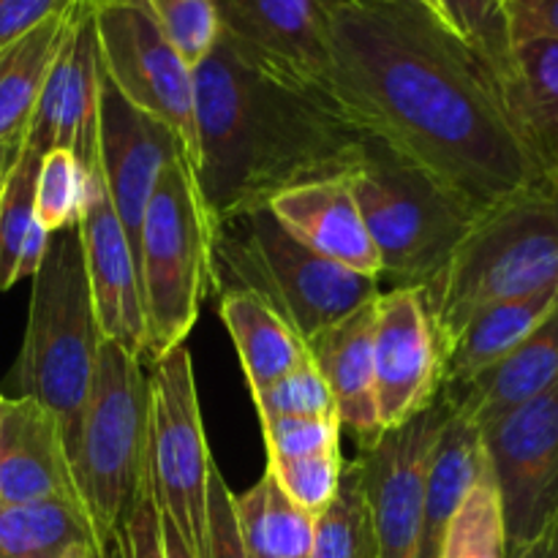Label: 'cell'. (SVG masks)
Masks as SVG:
<instances>
[{
	"label": "cell",
	"mask_w": 558,
	"mask_h": 558,
	"mask_svg": "<svg viewBox=\"0 0 558 558\" xmlns=\"http://www.w3.org/2000/svg\"><path fill=\"white\" fill-rule=\"evenodd\" d=\"M327 90L477 213L550 174L494 65L420 0L338 3Z\"/></svg>",
	"instance_id": "6da1fadb"
},
{
	"label": "cell",
	"mask_w": 558,
	"mask_h": 558,
	"mask_svg": "<svg viewBox=\"0 0 558 558\" xmlns=\"http://www.w3.org/2000/svg\"><path fill=\"white\" fill-rule=\"evenodd\" d=\"M194 178L213 223L352 174L371 136L330 90L259 63L223 31L194 69Z\"/></svg>",
	"instance_id": "7a4b0ae2"
},
{
	"label": "cell",
	"mask_w": 558,
	"mask_h": 558,
	"mask_svg": "<svg viewBox=\"0 0 558 558\" xmlns=\"http://www.w3.org/2000/svg\"><path fill=\"white\" fill-rule=\"evenodd\" d=\"M558 287V178L505 196L474 218L428 300L445 347L477 311Z\"/></svg>",
	"instance_id": "3957f363"
},
{
	"label": "cell",
	"mask_w": 558,
	"mask_h": 558,
	"mask_svg": "<svg viewBox=\"0 0 558 558\" xmlns=\"http://www.w3.org/2000/svg\"><path fill=\"white\" fill-rule=\"evenodd\" d=\"M379 256V287L423 289L428 300L480 216L441 180L376 136L349 174Z\"/></svg>",
	"instance_id": "277c9868"
},
{
	"label": "cell",
	"mask_w": 558,
	"mask_h": 558,
	"mask_svg": "<svg viewBox=\"0 0 558 558\" xmlns=\"http://www.w3.org/2000/svg\"><path fill=\"white\" fill-rule=\"evenodd\" d=\"M101 341L80 223H74L49 238L33 276L25 341L14 365L20 398H33L54 414L69 458L74 456Z\"/></svg>",
	"instance_id": "5b68a950"
},
{
	"label": "cell",
	"mask_w": 558,
	"mask_h": 558,
	"mask_svg": "<svg viewBox=\"0 0 558 558\" xmlns=\"http://www.w3.org/2000/svg\"><path fill=\"white\" fill-rule=\"evenodd\" d=\"M213 287L254 292L305 341L379 298L376 278L325 259L281 227L270 207L213 223Z\"/></svg>",
	"instance_id": "8992f818"
},
{
	"label": "cell",
	"mask_w": 558,
	"mask_h": 558,
	"mask_svg": "<svg viewBox=\"0 0 558 558\" xmlns=\"http://www.w3.org/2000/svg\"><path fill=\"white\" fill-rule=\"evenodd\" d=\"M150 374L142 357L101 341L71 469L101 548L114 550L120 526L150 483Z\"/></svg>",
	"instance_id": "52a82bcc"
},
{
	"label": "cell",
	"mask_w": 558,
	"mask_h": 558,
	"mask_svg": "<svg viewBox=\"0 0 558 558\" xmlns=\"http://www.w3.org/2000/svg\"><path fill=\"white\" fill-rule=\"evenodd\" d=\"M145 363L183 347L213 287V221L189 158L167 163L145 207L136 245Z\"/></svg>",
	"instance_id": "ba28073f"
},
{
	"label": "cell",
	"mask_w": 558,
	"mask_h": 558,
	"mask_svg": "<svg viewBox=\"0 0 558 558\" xmlns=\"http://www.w3.org/2000/svg\"><path fill=\"white\" fill-rule=\"evenodd\" d=\"M150 374V450L147 472L158 512L172 521L196 558L210 556V458L189 347L147 363Z\"/></svg>",
	"instance_id": "9c48e42d"
},
{
	"label": "cell",
	"mask_w": 558,
	"mask_h": 558,
	"mask_svg": "<svg viewBox=\"0 0 558 558\" xmlns=\"http://www.w3.org/2000/svg\"><path fill=\"white\" fill-rule=\"evenodd\" d=\"M104 76L120 96L178 134L196 163L194 69L158 27L147 0H90Z\"/></svg>",
	"instance_id": "30bf717a"
},
{
	"label": "cell",
	"mask_w": 558,
	"mask_h": 558,
	"mask_svg": "<svg viewBox=\"0 0 558 558\" xmlns=\"http://www.w3.org/2000/svg\"><path fill=\"white\" fill-rule=\"evenodd\" d=\"M505 521L507 558H518L558 521V387L480 428Z\"/></svg>",
	"instance_id": "8fae6325"
},
{
	"label": "cell",
	"mask_w": 558,
	"mask_h": 558,
	"mask_svg": "<svg viewBox=\"0 0 558 558\" xmlns=\"http://www.w3.org/2000/svg\"><path fill=\"white\" fill-rule=\"evenodd\" d=\"M450 414V403L439 392L425 412L398 428L381 430L374 445L360 450L357 463L379 558H420L428 466Z\"/></svg>",
	"instance_id": "7c38bea8"
},
{
	"label": "cell",
	"mask_w": 558,
	"mask_h": 558,
	"mask_svg": "<svg viewBox=\"0 0 558 558\" xmlns=\"http://www.w3.org/2000/svg\"><path fill=\"white\" fill-rule=\"evenodd\" d=\"M374 379L381 430L398 428L439 398L441 341L423 289H387L376 298Z\"/></svg>",
	"instance_id": "4fadbf2b"
},
{
	"label": "cell",
	"mask_w": 558,
	"mask_h": 558,
	"mask_svg": "<svg viewBox=\"0 0 558 558\" xmlns=\"http://www.w3.org/2000/svg\"><path fill=\"white\" fill-rule=\"evenodd\" d=\"M98 93H101V52H98L93 3L80 0L69 31L52 60L41 96L27 123L22 145L47 156L49 150H71L85 172L98 158Z\"/></svg>",
	"instance_id": "5bb4252c"
},
{
	"label": "cell",
	"mask_w": 558,
	"mask_h": 558,
	"mask_svg": "<svg viewBox=\"0 0 558 558\" xmlns=\"http://www.w3.org/2000/svg\"><path fill=\"white\" fill-rule=\"evenodd\" d=\"M185 156L178 134L153 114L125 101L104 76L98 93V158L118 221L136 259L142 218L163 167Z\"/></svg>",
	"instance_id": "9a60e30c"
},
{
	"label": "cell",
	"mask_w": 558,
	"mask_h": 558,
	"mask_svg": "<svg viewBox=\"0 0 558 558\" xmlns=\"http://www.w3.org/2000/svg\"><path fill=\"white\" fill-rule=\"evenodd\" d=\"M221 31L259 63L325 87L332 65V9L341 0H213Z\"/></svg>",
	"instance_id": "2e32d148"
},
{
	"label": "cell",
	"mask_w": 558,
	"mask_h": 558,
	"mask_svg": "<svg viewBox=\"0 0 558 558\" xmlns=\"http://www.w3.org/2000/svg\"><path fill=\"white\" fill-rule=\"evenodd\" d=\"M85 270L93 311L104 341L145 360V311L134 251L118 221L101 163L87 172V196L80 216Z\"/></svg>",
	"instance_id": "e0dca14e"
},
{
	"label": "cell",
	"mask_w": 558,
	"mask_h": 558,
	"mask_svg": "<svg viewBox=\"0 0 558 558\" xmlns=\"http://www.w3.org/2000/svg\"><path fill=\"white\" fill-rule=\"evenodd\" d=\"M47 499L80 501L63 430L47 407L11 398L0 425V505Z\"/></svg>",
	"instance_id": "ac0fdd59"
},
{
	"label": "cell",
	"mask_w": 558,
	"mask_h": 558,
	"mask_svg": "<svg viewBox=\"0 0 558 558\" xmlns=\"http://www.w3.org/2000/svg\"><path fill=\"white\" fill-rule=\"evenodd\" d=\"M267 207L281 227L311 251L379 281V256L352 194L349 174L289 189Z\"/></svg>",
	"instance_id": "d6986e66"
},
{
	"label": "cell",
	"mask_w": 558,
	"mask_h": 558,
	"mask_svg": "<svg viewBox=\"0 0 558 558\" xmlns=\"http://www.w3.org/2000/svg\"><path fill=\"white\" fill-rule=\"evenodd\" d=\"M374 332L376 298L308 341L311 363L332 392L341 430L347 428L357 439L360 450L381 436L376 412Z\"/></svg>",
	"instance_id": "ffe728a7"
},
{
	"label": "cell",
	"mask_w": 558,
	"mask_h": 558,
	"mask_svg": "<svg viewBox=\"0 0 558 558\" xmlns=\"http://www.w3.org/2000/svg\"><path fill=\"white\" fill-rule=\"evenodd\" d=\"M558 387V305L510 354L461 385L441 387L450 409L477 428Z\"/></svg>",
	"instance_id": "44dd1931"
},
{
	"label": "cell",
	"mask_w": 558,
	"mask_h": 558,
	"mask_svg": "<svg viewBox=\"0 0 558 558\" xmlns=\"http://www.w3.org/2000/svg\"><path fill=\"white\" fill-rule=\"evenodd\" d=\"M556 305L558 287H548L523 294V298L499 300V303L477 311L445 347V357H441L445 381H441V387L461 385V381L477 376L480 371L499 363L505 354H510L523 338L532 336L554 314Z\"/></svg>",
	"instance_id": "7402d4cb"
},
{
	"label": "cell",
	"mask_w": 558,
	"mask_h": 558,
	"mask_svg": "<svg viewBox=\"0 0 558 558\" xmlns=\"http://www.w3.org/2000/svg\"><path fill=\"white\" fill-rule=\"evenodd\" d=\"M485 472H488V458H485L483 434L477 425L452 412L436 439L428 466L420 558H439L447 526Z\"/></svg>",
	"instance_id": "603a6c76"
},
{
	"label": "cell",
	"mask_w": 558,
	"mask_h": 558,
	"mask_svg": "<svg viewBox=\"0 0 558 558\" xmlns=\"http://www.w3.org/2000/svg\"><path fill=\"white\" fill-rule=\"evenodd\" d=\"M221 322L232 336L251 392H259L308 360V341L254 292L221 294Z\"/></svg>",
	"instance_id": "cb8c5ba5"
},
{
	"label": "cell",
	"mask_w": 558,
	"mask_h": 558,
	"mask_svg": "<svg viewBox=\"0 0 558 558\" xmlns=\"http://www.w3.org/2000/svg\"><path fill=\"white\" fill-rule=\"evenodd\" d=\"M507 101L526 140L554 172L558 156V41L529 38L512 47Z\"/></svg>",
	"instance_id": "d4e9b609"
},
{
	"label": "cell",
	"mask_w": 558,
	"mask_h": 558,
	"mask_svg": "<svg viewBox=\"0 0 558 558\" xmlns=\"http://www.w3.org/2000/svg\"><path fill=\"white\" fill-rule=\"evenodd\" d=\"M38 167L41 156L20 145L0 185V289L36 276L52 238L36 216Z\"/></svg>",
	"instance_id": "484cf974"
},
{
	"label": "cell",
	"mask_w": 558,
	"mask_h": 558,
	"mask_svg": "<svg viewBox=\"0 0 558 558\" xmlns=\"http://www.w3.org/2000/svg\"><path fill=\"white\" fill-rule=\"evenodd\" d=\"M74 9L0 49V142H22L25 136Z\"/></svg>",
	"instance_id": "4316f807"
},
{
	"label": "cell",
	"mask_w": 558,
	"mask_h": 558,
	"mask_svg": "<svg viewBox=\"0 0 558 558\" xmlns=\"http://www.w3.org/2000/svg\"><path fill=\"white\" fill-rule=\"evenodd\" d=\"M85 545L98 539L80 501L0 505V558H69Z\"/></svg>",
	"instance_id": "83f0119b"
},
{
	"label": "cell",
	"mask_w": 558,
	"mask_h": 558,
	"mask_svg": "<svg viewBox=\"0 0 558 558\" xmlns=\"http://www.w3.org/2000/svg\"><path fill=\"white\" fill-rule=\"evenodd\" d=\"M234 521L251 558H314V521L287 499L270 472L234 496Z\"/></svg>",
	"instance_id": "f1b7e54d"
},
{
	"label": "cell",
	"mask_w": 558,
	"mask_h": 558,
	"mask_svg": "<svg viewBox=\"0 0 558 558\" xmlns=\"http://www.w3.org/2000/svg\"><path fill=\"white\" fill-rule=\"evenodd\" d=\"M314 558H379L357 458L343 463L336 499L314 521Z\"/></svg>",
	"instance_id": "f546056e"
},
{
	"label": "cell",
	"mask_w": 558,
	"mask_h": 558,
	"mask_svg": "<svg viewBox=\"0 0 558 558\" xmlns=\"http://www.w3.org/2000/svg\"><path fill=\"white\" fill-rule=\"evenodd\" d=\"M439 558H507L505 521L490 469L458 507L447 526Z\"/></svg>",
	"instance_id": "4dcf8cb0"
},
{
	"label": "cell",
	"mask_w": 558,
	"mask_h": 558,
	"mask_svg": "<svg viewBox=\"0 0 558 558\" xmlns=\"http://www.w3.org/2000/svg\"><path fill=\"white\" fill-rule=\"evenodd\" d=\"M434 5L441 20L494 65L507 93V82L512 74V36L507 0H434Z\"/></svg>",
	"instance_id": "1f68e13d"
},
{
	"label": "cell",
	"mask_w": 558,
	"mask_h": 558,
	"mask_svg": "<svg viewBox=\"0 0 558 558\" xmlns=\"http://www.w3.org/2000/svg\"><path fill=\"white\" fill-rule=\"evenodd\" d=\"M87 196V172L71 150H49L41 156L36 180V216L49 234L80 223Z\"/></svg>",
	"instance_id": "d6a6232c"
},
{
	"label": "cell",
	"mask_w": 558,
	"mask_h": 558,
	"mask_svg": "<svg viewBox=\"0 0 558 558\" xmlns=\"http://www.w3.org/2000/svg\"><path fill=\"white\" fill-rule=\"evenodd\" d=\"M341 450L319 452L308 458H289V461H267V472L278 483V488L287 494L292 505L308 512L311 518H319L336 499L338 485L343 474Z\"/></svg>",
	"instance_id": "836d02e7"
},
{
	"label": "cell",
	"mask_w": 558,
	"mask_h": 558,
	"mask_svg": "<svg viewBox=\"0 0 558 558\" xmlns=\"http://www.w3.org/2000/svg\"><path fill=\"white\" fill-rule=\"evenodd\" d=\"M163 36L185 65L196 69L221 38V20L213 0H147Z\"/></svg>",
	"instance_id": "e575fe53"
},
{
	"label": "cell",
	"mask_w": 558,
	"mask_h": 558,
	"mask_svg": "<svg viewBox=\"0 0 558 558\" xmlns=\"http://www.w3.org/2000/svg\"><path fill=\"white\" fill-rule=\"evenodd\" d=\"M254 396V407L259 412V420H276V417H332L336 414V401H332V392L327 390L325 379L316 371V365L311 363V354L300 368H294L292 374L281 376L278 381H272L270 387L259 392H251Z\"/></svg>",
	"instance_id": "d590c367"
},
{
	"label": "cell",
	"mask_w": 558,
	"mask_h": 558,
	"mask_svg": "<svg viewBox=\"0 0 558 558\" xmlns=\"http://www.w3.org/2000/svg\"><path fill=\"white\" fill-rule=\"evenodd\" d=\"M259 423L267 461H289V458L341 450V423L332 417H276Z\"/></svg>",
	"instance_id": "8d00e7d4"
},
{
	"label": "cell",
	"mask_w": 558,
	"mask_h": 558,
	"mask_svg": "<svg viewBox=\"0 0 558 558\" xmlns=\"http://www.w3.org/2000/svg\"><path fill=\"white\" fill-rule=\"evenodd\" d=\"M114 556L118 558H167L163 554V529L161 512H158L156 496L150 483L136 499L134 510L129 512L114 539Z\"/></svg>",
	"instance_id": "74e56055"
},
{
	"label": "cell",
	"mask_w": 558,
	"mask_h": 558,
	"mask_svg": "<svg viewBox=\"0 0 558 558\" xmlns=\"http://www.w3.org/2000/svg\"><path fill=\"white\" fill-rule=\"evenodd\" d=\"M234 494L229 490L227 480L221 477L218 466L210 472V556L207 558H251L245 554L243 539H240L238 521H234Z\"/></svg>",
	"instance_id": "f35d334b"
},
{
	"label": "cell",
	"mask_w": 558,
	"mask_h": 558,
	"mask_svg": "<svg viewBox=\"0 0 558 558\" xmlns=\"http://www.w3.org/2000/svg\"><path fill=\"white\" fill-rule=\"evenodd\" d=\"M80 0H0V49L27 36L52 16L71 11Z\"/></svg>",
	"instance_id": "ab89813d"
},
{
	"label": "cell",
	"mask_w": 558,
	"mask_h": 558,
	"mask_svg": "<svg viewBox=\"0 0 558 558\" xmlns=\"http://www.w3.org/2000/svg\"><path fill=\"white\" fill-rule=\"evenodd\" d=\"M512 47L529 38L558 41V0H507Z\"/></svg>",
	"instance_id": "60d3db41"
},
{
	"label": "cell",
	"mask_w": 558,
	"mask_h": 558,
	"mask_svg": "<svg viewBox=\"0 0 558 558\" xmlns=\"http://www.w3.org/2000/svg\"><path fill=\"white\" fill-rule=\"evenodd\" d=\"M518 558H558V521L550 523L526 550H521Z\"/></svg>",
	"instance_id": "b9f144b4"
},
{
	"label": "cell",
	"mask_w": 558,
	"mask_h": 558,
	"mask_svg": "<svg viewBox=\"0 0 558 558\" xmlns=\"http://www.w3.org/2000/svg\"><path fill=\"white\" fill-rule=\"evenodd\" d=\"M161 529H163V554H167V558H196L191 554L189 545L183 543V537H180L178 529L172 526L169 518L161 515Z\"/></svg>",
	"instance_id": "7bdbcfd3"
},
{
	"label": "cell",
	"mask_w": 558,
	"mask_h": 558,
	"mask_svg": "<svg viewBox=\"0 0 558 558\" xmlns=\"http://www.w3.org/2000/svg\"><path fill=\"white\" fill-rule=\"evenodd\" d=\"M20 145L22 142H0V185H3V178L5 172H9V167L14 163L16 153H20Z\"/></svg>",
	"instance_id": "ee69618b"
},
{
	"label": "cell",
	"mask_w": 558,
	"mask_h": 558,
	"mask_svg": "<svg viewBox=\"0 0 558 558\" xmlns=\"http://www.w3.org/2000/svg\"><path fill=\"white\" fill-rule=\"evenodd\" d=\"M69 558H118L114 550H104L98 545H85V548H76Z\"/></svg>",
	"instance_id": "f6af8a7d"
},
{
	"label": "cell",
	"mask_w": 558,
	"mask_h": 558,
	"mask_svg": "<svg viewBox=\"0 0 558 558\" xmlns=\"http://www.w3.org/2000/svg\"><path fill=\"white\" fill-rule=\"evenodd\" d=\"M9 401H11V398H3V396H0V425H3L5 412H9Z\"/></svg>",
	"instance_id": "bcb514c9"
},
{
	"label": "cell",
	"mask_w": 558,
	"mask_h": 558,
	"mask_svg": "<svg viewBox=\"0 0 558 558\" xmlns=\"http://www.w3.org/2000/svg\"><path fill=\"white\" fill-rule=\"evenodd\" d=\"M420 3H425V5H430V9H436V5H434V0H420Z\"/></svg>",
	"instance_id": "7dc6e473"
},
{
	"label": "cell",
	"mask_w": 558,
	"mask_h": 558,
	"mask_svg": "<svg viewBox=\"0 0 558 558\" xmlns=\"http://www.w3.org/2000/svg\"><path fill=\"white\" fill-rule=\"evenodd\" d=\"M554 174L558 178V156H556V161H554Z\"/></svg>",
	"instance_id": "c3c4849f"
},
{
	"label": "cell",
	"mask_w": 558,
	"mask_h": 558,
	"mask_svg": "<svg viewBox=\"0 0 558 558\" xmlns=\"http://www.w3.org/2000/svg\"><path fill=\"white\" fill-rule=\"evenodd\" d=\"M341 3H357V0H341Z\"/></svg>",
	"instance_id": "681fc988"
}]
</instances>
